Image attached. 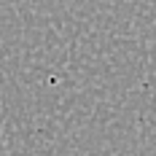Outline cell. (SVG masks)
Returning a JSON list of instances; mask_svg holds the SVG:
<instances>
[{
    "label": "cell",
    "mask_w": 156,
    "mask_h": 156,
    "mask_svg": "<svg viewBox=\"0 0 156 156\" xmlns=\"http://www.w3.org/2000/svg\"><path fill=\"white\" fill-rule=\"evenodd\" d=\"M16 3H30V0H16Z\"/></svg>",
    "instance_id": "1"
}]
</instances>
